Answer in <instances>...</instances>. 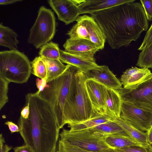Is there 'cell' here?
Returning <instances> with one entry per match:
<instances>
[{
    "label": "cell",
    "mask_w": 152,
    "mask_h": 152,
    "mask_svg": "<svg viewBox=\"0 0 152 152\" xmlns=\"http://www.w3.org/2000/svg\"><path fill=\"white\" fill-rule=\"evenodd\" d=\"M104 32L113 49L130 45L148 29V20L140 2L126 3L91 15Z\"/></svg>",
    "instance_id": "obj_1"
},
{
    "label": "cell",
    "mask_w": 152,
    "mask_h": 152,
    "mask_svg": "<svg viewBox=\"0 0 152 152\" xmlns=\"http://www.w3.org/2000/svg\"><path fill=\"white\" fill-rule=\"evenodd\" d=\"M25 99L30 114L27 119L20 116V133L33 152H51L57 144L60 129L52 108L36 93L28 94Z\"/></svg>",
    "instance_id": "obj_2"
},
{
    "label": "cell",
    "mask_w": 152,
    "mask_h": 152,
    "mask_svg": "<svg viewBox=\"0 0 152 152\" xmlns=\"http://www.w3.org/2000/svg\"><path fill=\"white\" fill-rule=\"evenodd\" d=\"M87 79L85 73L78 69L72 81L65 106L63 127L66 124L84 122L101 115L96 112L92 104L85 85Z\"/></svg>",
    "instance_id": "obj_3"
},
{
    "label": "cell",
    "mask_w": 152,
    "mask_h": 152,
    "mask_svg": "<svg viewBox=\"0 0 152 152\" xmlns=\"http://www.w3.org/2000/svg\"><path fill=\"white\" fill-rule=\"evenodd\" d=\"M78 69L67 65V68L61 75L47 83V86L38 95L51 106L60 129L62 124L64 112L69 96L71 85Z\"/></svg>",
    "instance_id": "obj_4"
},
{
    "label": "cell",
    "mask_w": 152,
    "mask_h": 152,
    "mask_svg": "<svg viewBox=\"0 0 152 152\" xmlns=\"http://www.w3.org/2000/svg\"><path fill=\"white\" fill-rule=\"evenodd\" d=\"M31 70V63L23 53L17 50L0 52V76L9 83L26 82Z\"/></svg>",
    "instance_id": "obj_5"
},
{
    "label": "cell",
    "mask_w": 152,
    "mask_h": 152,
    "mask_svg": "<svg viewBox=\"0 0 152 152\" xmlns=\"http://www.w3.org/2000/svg\"><path fill=\"white\" fill-rule=\"evenodd\" d=\"M56 22L54 13L44 6L39 9L36 19L30 30L27 41L39 49L53 37L56 31Z\"/></svg>",
    "instance_id": "obj_6"
},
{
    "label": "cell",
    "mask_w": 152,
    "mask_h": 152,
    "mask_svg": "<svg viewBox=\"0 0 152 152\" xmlns=\"http://www.w3.org/2000/svg\"><path fill=\"white\" fill-rule=\"evenodd\" d=\"M117 90L122 101L152 112V75L138 84Z\"/></svg>",
    "instance_id": "obj_7"
},
{
    "label": "cell",
    "mask_w": 152,
    "mask_h": 152,
    "mask_svg": "<svg viewBox=\"0 0 152 152\" xmlns=\"http://www.w3.org/2000/svg\"><path fill=\"white\" fill-rule=\"evenodd\" d=\"M59 136V140L88 150L101 151L110 148L105 142L104 137L96 136L86 130L71 132L64 129Z\"/></svg>",
    "instance_id": "obj_8"
},
{
    "label": "cell",
    "mask_w": 152,
    "mask_h": 152,
    "mask_svg": "<svg viewBox=\"0 0 152 152\" xmlns=\"http://www.w3.org/2000/svg\"><path fill=\"white\" fill-rule=\"evenodd\" d=\"M120 117L137 129L147 132L150 127L152 112L122 101Z\"/></svg>",
    "instance_id": "obj_9"
},
{
    "label": "cell",
    "mask_w": 152,
    "mask_h": 152,
    "mask_svg": "<svg viewBox=\"0 0 152 152\" xmlns=\"http://www.w3.org/2000/svg\"><path fill=\"white\" fill-rule=\"evenodd\" d=\"M83 0H50V6L56 14L58 20L68 25L76 21L80 12L78 5Z\"/></svg>",
    "instance_id": "obj_10"
},
{
    "label": "cell",
    "mask_w": 152,
    "mask_h": 152,
    "mask_svg": "<svg viewBox=\"0 0 152 152\" xmlns=\"http://www.w3.org/2000/svg\"><path fill=\"white\" fill-rule=\"evenodd\" d=\"M85 85L88 94L96 112L104 115L107 88L92 79H87Z\"/></svg>",
    "instance_id": "obj_11"
},
{
    "label": "cell",
    "mask_w": 152,
    "mask_h": 152,
    "mask_svg": "<svg viewBox=\"0 0 152 152\" xmlns=\"http://www.w3.org/2000/svg\"><path fill=\"white\" fill-rule=\"evenodd\" d=\"M63 47L67 52L92 60H96L94 55L100 50L91 40L85 39L72 40L69 38Z\"/></svg>",
    "instance_id": "obj_12"
},
{
    "label": "cell",
    "mask_w": 152,
    "mask_h": 152,
    "mask_svg": "<svg viewBox=\"0 0 152 152\" xmlns=\"http://www.w3.org/2000/svg\"><path fill=\"white\" fill-rule=\"evenodd\" d=\"M85 74L87 79H93L107 88L118 90L122 88L120 81L107 66H99Z\"/></svg>",
    "instance_id": "obj_13"
},
{
    "label": "cell",
    "mask_w": 152,
    "mask_h": 152,
    "mask_svg": "<svg viewBox=\"0 0 152 152\" xmlns=\"http://www.w3.org/2000/svg\"><path fill=\"white\" fill-rule=\"evenodd\" d=\"M76 21L81 22L86 27L91 41L100 50H102L106 41V36L98 23L92 17L87 15L79 16Z\"/></svg>",
    "instance_id": "obj_14"
},
{
    "label": "cell",
    "mask_w": 152,
    "mask_h": 152,
    "mask_svg": "<svg viewBox=\"0 0 152 152\" xmlns=\"http://www.w3.org/2000/svg\"><path fill=\"white\" fill-rule=\"evenodd\" d=\"M135 0H84L78 5L80 14L91 15L122 4L132 3Z\"/></svg>",
    "instance_id": "obj_15"
},
{
    "label": "cell",
    "mask_w": 152,
    "mask_h": 152,
    "mask_svg": "<svg viewBox=\"0 0 152 152\" xmlns=\"http://www.w3.org/2000/svg\"><path fill=\"white\" fill-rule=\"evenodd\" d=\"M152 75V73L148 68L132 66L123 72L120 82L123 88H127L142 82Z\"/></svg>",
    "instance_id": "obj_16"
},
{
    "label": "cell",
    "mask_w": 152,
    "mask_h": 152,
    "mask_svg": "<svg viewBox=\"0 0 152 152\" xmlns=\"http://www.w3.org/2000/svg\"><path fill=\"white\" fill-rule=\"evenodd\" d=\"M59 59L62 63L74 66L85 73L99 66L96 60L89 59L61 50H60Z\"/></svg>",
    "instance_id": "obj_17"
},
{
    "label": "cell",
    "mask_w": 152,
    "mask_h": 152,
    "mask_svg": "<svg viewBox=\"0 0 152 152\" xmlns=\"http://www.w3.org/2000/svg\"><path fill=\"white\" fill-rule=\"evenodd\" d=\"M122 102L117 90L107 88L104 115L114 119L120 118Z\"/></svg>",
    "instance_id": "obj_18"
},
{
    "label": "cell",
    "mask_w": 152,
    "mask_h": 152,
    "mask_svg": "<svg viewBox=\"0 0 152 152\" xmlns=\"http://www.w3.org/2000/svg\"><path fill=\"white\" fill-rule=\"evenodd\" d=\"M114 120L130 137L152 151V146L148 143L147 132L137 129L120 117Z\"/></svg>",
    "instance_id": "obj_19"
},
{
    "label": "cell",
    "mask_w": 152,
    "mask_h": 152,
    "mask_svg": "<svg viewBox=\"0 0 152 152\" xmlns=\"http://www.w3.org/2000/svg\"><path fill=\"white\" fill-rule=\"evenodd\" d=\"M104 139L106 143L110 148L115 149L133 146L147 148L129 136L120 134L116 133L108 135L105 137Z\"/></svg>",
    "instance_id": "obj_20"
},
{
    "label": "cell",
    "mask_w": 152,
    "mask_h": 152,
    "mask_svg": "<svg viewBox=\"0 0 152 152\" xmlns=\"http://www.w3.org/2000/svg\"><path fill=\"white\" fill-rule=\"evenodd\" d=\"M85 130L96 136L102 137L116 133L129 136L114 119Z\"/></svg>",
    "instance_id": "obj_21"
},
{
    "label": "cell",
    "mask_w": 152,
    "mask_h": 152,
    "mask_svg": "<svg viewBox=\"0 0 152 152\" xmlns=\"http://www.w3.org/2000/svg\"><path fill=\"white\" fill-rule=\"evenodd\" d=\"M47 70L46 80L48 83L62 74L67 68L59 59H50L42 57Z\"/></svg>",
    "instance_id": "obj_22"
},
{
    "label": "cell",
    "mask_w": 152,
    "mask_h": 152,
    "mask_svg": "<svg viewBox=\"0 0 152 152\" xmlns=\"http://www.w3.org/2000/svg\"><path fill=\"white\" fill-rule=\"evenodd\" d=\"M18 35L11 28L0 24V45L11 50H17L19 42Z\"/></svg>",
    "instance_id": "obj_23"
},
{
    "label": "cell",
    "mask_w": 152,
    "mask_h": 152,
    "mask_svg": "<svg viewBox=\"0 0 152 152\" xmlns=\"http://www.w3.org/2000/svg\"><path fill=\"white\" fill-rule=\"evenodd\" d=\"M114 119L104 115H100L85 121L68 125L71 132H75L88 129Z\"/></svg>",
    "instance_id": "obj_24"
},
{
    "label": "cell",
    "mask_w": 152,
    "mask_h": 152,
    "mask_svg": "<svg viewBox=\"0 0 152 152\" xmlns=\"http://www.w3.org/2000/svg\"><path fill=\"white\" fill-rule=\"evenodd\" d=\"M60 50L58 44L50 42L41 47L39 54L42 57L50 59H59Z\"/></svg>",
    "instance_id": "obj_25"
},
{
    "label": "cell",
    "mask_w": 152,
    "mask_h": 152,
    "mask_svg": "<svg viewBox=\"0 0 152 152\" xmlns=\"http://www.w3.org/2000/svg\"><path fill=\"white\" fill-rule=\"evenodd\" d=\"M76 21L77 23L66 34L69 37V38L72 40L85 39L91 40L85 26L81 22Z\"/></svg>",
    "instance_id": "obj_26"
},
{
    "label": "cell",
    "mask_w": 152,
    "mask_h": 152,
    "mask_svg": "<svg viewBox=\"0 0 152 152\" xmlns=\"http://www.w3.org/2000/svg\"><path fill=\"white\" fill-rule=\"evenodd\" d=\"M136 65L141 68L152 69V42L139 54Z\"/></svg>",
    "instance_id": "obj_27"
},
{
    "label": "cell",
    "mask_w": 152,
    "mask_h": 152,
    "mask_svg": "<svg viewBox=\"0 0 152 152\" xmlns=\"http://www.w3.org/2000/svg\"><path fill=\"white\" fill-rule=\"evenodd\" d=\"M58 152H120L116 149L111 148L101 151L88 150L74 146L59 140L58 141Z\"/></svg>",
    "instance_id": "obj_28"
},
{
    "label": "cell",
    "mask_w": 152,
    "mask_h": 152,
    "mask_svg": "<svg viewBox=\"0 0 152 152\" xmlns=\"http://www.w3.org/2000/svg\"><path fill=\"white\" fill-rule=\"evenodd\" d=\"M31 63V73L41 79L46 78V69L42 57L39 56L35 57Z\"/></svg>",
    "instance_id": "obj_29"
},
{
    "label": "cell",
    "mask_w": 152,
    "mask_h": 152,
    "mask_svg": "<svg viewBox=\"0 0 152 152\" xmlns=\"http://www.w3.org/2000/svg\"><path fill=\"white\" fill-rule=\"evenodd\" d=\"M9 82L0 76V110L8 102V86Z\"/></svg>",
    "instance_id": "obj_30"
},
{
    "label": "cell",
    "mask_w": 152,
    "mask_h": 152,
    "mask_svg": "<svg viewBox=\"0 0 152 152\" xmlns=\"http://www.w3.org/2000/svg\"><path fill=\"white\" fill-rule=\"evenodd\" d=\"M148 20L152 21V0H140Z\"/></svg>",
    "instance_id": "obj_31"
},
{
    "label": "cell",
    "mask_w": 152,
    "mask_h": 152,
    "mask_svg": "<svg viewBox=\"0 0 152 152\" xmlns=\"http://www.w3.org/2000/svg\"><path fill=\"white\" fill-rule=\"evenodd\" d=\"M152 42V23L146 32L143 40L138 50L142 51Z\"/></svg>",
    "instance_id": "obj_32"
},
{
    "label": "cell",
    "mask_w": 152,
    "mask_h": 152,
    "mask_svg": "<svg viewBox=\"0 0 152 152\" xmlns=\"http://www.w3.org/2000/svg\"><path fill=\"white\" fill-rule=\"evenodd\" d=\"M120 152H152L148 148L133 146L116 149Z\"/></svg>",
    "instance_id": "obj_33"
},
{
    "label": "cell",
    "mask_w": 152,
    "mask_h": 152,
    "mask_svg": "<svg viewBox=\"0 0 152 152\" xmlns=\"http://www.w3.org/2000/svg\"><path fill=\"white\" fill-rule=\"evenodd\" d=\"M36 85L38 90L35 93L39 95L47 86L46 78H44L42 79L36 78Z\"/></svg>",
    "instance_id": "obj_34"
},
{
    "label": "cell",
    "mask_w": 152,
    "mask_h": 152,
    "mask_svg": "<svg viewBox=\"0 0 152 152\" xmlns=\"http://www.w3.org/2000/svg\"><path fill=\"white\" fill-rule=\"evenodd\" d=\"M5 141L2 134L0 135V152H9L12 148L11 146L4 144Z\"/></svg>",
    "instance_id": "obj_35"
},
{
    "label": "cell",
    "mask_w": 152,
    "mask_h": 152,
    "mask_svg": "<svg viewBox=\"0 0 152 152\" xmlns=\"http://www.w3.org/2000/svg\"><path fill=\"white\" fill-rule=\"evenodd\" d=\"M4 124L8 126L11 134L19 132L20 129L19 126L12 122L8 121L5 122Z\"/></svg>",
    "instance_id": "obj_36"
},
{
    "label": "cell",
    "mask_w": 152,
    "mask_h": 152,
    "mask_svg": "<svg viewBox=\"0 0 152 152\" xmlns=\"http://www.w3.org/2000/svg\"><path fill=\"white\" fill-rule=\"evenodd\" d=\"M30 114V108L29 104L28 103H26V105L23 108L21 112V116L23 118L25 119H27L28 118Z\"/></svg>",
    "instance_id": "obj_37"
},
{
    "label": "cell",
    "mask_w": 152,
    "mask_h": 152,
    "mask_svg": "<svg viewBox=\"0 0 152 152\" xmlns=\"http://www.w3.org/2000/svg\"><path fill=\"white\" fill-rule=\"evenodd\" d=\"M13 149L14 152H33L30 148L26 144L14 147Z\"/></svg>",
    "instance_id": "obj_38"
},
{
    "label": "cell",
    "mask_w": 152,
    "mask_h": 152,
    "mask_svg": "<svg viewBox=\"0 0 152 152\" xmlns=\"http://www.w3.org/2000/svg\"><path fill=\"white\" fill-rule=\"evenodd\" d=\"M22 1V0H0V4L1 5H7Z\"/></svg>",
    "instance_id": "obj_39"
},
{
    "label": "cell",
    "mask_w": 152,
    "mask_h": 152,
    "mask_svg": "<svg viewBox=\"0 0 152 152\" xmlns=\"http://www.w3.org/2000/svg\"><path fill=\"white\" fill-rule=\"evenodd\" d=\"M147 132L148 143L152 146V128H150Z\"/></svg>",
    "instance_id": "obj_40"
},
{
    "label": "cell",
    "mask_w": 152,
    "mask_h": 152,
    "mask_svg": "<svg viewBox=\"0 0 152 152\" xmlns=\"http://www.w3.org/2000/svg\"><path fill=\"white\" fill-rule=\"evenodd\" d=\"M57 144L56 145L53 149L51 152H57L58 151V147L57 146Z\"/></svg>",
    "instance_id": "obj_41"
},
{
    "label": "cell",
    "mask_w": 152,
    "mask_h": 152,
    "mask_svg": "<svg viewBox=\"0 0 152 152\" xmlns=\"http://www.w3.org/2000/svg\"><path fill=\"white\" fill-rule=\"evenodd\" d=\"M150 128H152V118L151 119V122L150 127Z\"/></svg>",
    "instance_id": "obj_42"
},
{
    "label": "cell",
    "mask_w": 152,
    "mask_h": 152,
    "mask_svg": "<svg viewBox=\"0 0 152 152\" xmlns=\"http://www.w3.org/2000/svg\"><path fill=\"white\" fill-rule=\"evenodd\" d=\"M57 152H58V150Z\"/></svg>",
    "instance_id": "obj_43"
}]
</instances>
